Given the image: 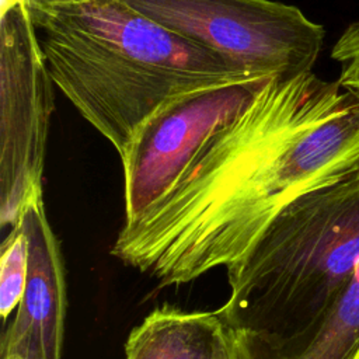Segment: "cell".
<instances>
[{"label":"cell","mask_w":359,"mask_h":359,"mask_svg":"<svg viewBox=\"0 0 359 359\" xmlns=\"http://www.w3.org/2000/svg\"><path fill=\"white\" fill-rule=\"evenodd\" d=\"M345 93L311 70L272 77L154 208L123 224L112 255L161 286L237 261L290 201L353 177L349 139L324 119Z\"/></svg>","instance_id":"1"},{"label":"cell","mask_w":359,"mask_h":359,"mask_svg":"<svg viewBox=\"0 0 359 359\" xmlns=\"http://www.w3.org/2000/svg\"><path fill=\"white\" fill-rule=\"evenodd\" d=\"M57 90L118 151L172 101L254 76L123 0H24Z\"/></svg>","instance_id":"2"},{"label":"cell","mask_w":359,"mask_h":359,"mask_svg":"<svg viewBox=\"0 0 359 359\" xmlns=\"http://www.w3.org/2000/svg\"><path fill=\"white\" fill-rule=\"evenodd\" d=\"M359 262V175L285 205L252 245L227 265L219 309L241 332L292 338L330 311Z\"/></svg>","instance_id":"3"},{"label":"cell","mask_w":359,"mask_h":359,"mask_svg":"<svg viewBox=\"0 0 359 359\" xmlns=\"http://www.w3.org/2000/svg\"><path fill=\"white\" fill-rule=\"evenodd\" d=\"M123 1L254 77L310 72L324 42L320 24L275 0Z\"/></svg>","instance_id":"4"},{"label":"cell","mask_w":359,"mask_h":359,"mask_svg":"<svg viewBox=\"0 0 359 359\" xmlns=\"http://www.w3.org/2000/svg\"><path fill=\"white\" fill-rule=\"evenodd\" d=\"M53 86L25 3L10 4L0 20L1 229H14L27 206L43 198Z\"/></svg>","instance_id":"5"},{"label":"cell","mask_w":359,"mask_h":359,"mask_svg":"<svg viewBox=\"0 0 359 359\" xmlns=\"http://www.w3.org/2000/svg\"><path fill=\"white\" fill-rule=\"evenodd\" d=\"M272 77H251L195 91L156 112L121 156L125 224L136 223L154 208Z\"/></svg>","instance_id":"6"},{"label":"cell","mask_w":359,"mask_h":359,"mask_svg":"<svg viewBox=\"0 0 359 359\" xmlns=\"http://www.w3.org/2000/svg\"><path fill=\"white\" fill-rule=\"evenodd\" d=\"M18 224L28 240V276L14 320L3 335L1 353L60 359L67 307L66 279L43 198L27 206Z\"/></svg>","instance_id":"7"},{"label":"cell","mask_w":359,"mask_h":359,"mask_svg":"<svg viewBox=\"0 0 359 359\" xmlns=\"http://www.w3.org/2000/svg\"><path fill=\"white\" fill-rule=\"evenodd\" d=\"M233 346L234 330L220 310L163 306L132 330L125 353L126 359H229Z\"/></svg>","instance_id":"8"},{"label":"cell","mask_w":359,"mask_h":359,"mask_svg":"<svg viewBox=\"0 0 359 359\" xmlns=\"http://www.w3.org/2000/svg\"><path fill=\"white\" fill-rule=\"evenodd\" d=\"M238 359H359V262L338 300L313 328L273 338L234 330Z\"/></svg>","instance_id":"9"},{"label":"cell","mask_w":359,"mask_h":359,"mask_svg":"<svg viewBox=\"0 0 359 359\" xmlns=\"http://www.w3.org/2000/svg\"><path fill=\"white\" fill-rule=\"evenodd\" d=\"M28 276V240L17 224L3 244L0 258V314L3 320L14 311L24 294Z\"/></svg>","instance_id":"10"},{"label":"cell","mask_w":359,"mask_h":359,"mask_svg":"<svg viewBox=\"0 0 359 359\" xmlns=\"http://www.w3.org/2000/svg\"><path fill=\"white\" fill-rule=\"evenodd\" d=\"M331 57L339 63L338 83L359 100V21L351 22L332 46Z\"/></svg>","instance_id":"11"},{"label":"cell","mask_w":359,"mask_h":359,"mask_svg":"<svg viewBox=\"0 0 359 359\" xmlns=\"http://www.w3.org/2000/svg\"><path fill=\"white\" fill-rule=\"evenodd\" d=\"M1 358L3 359H31L28 356L20 355V353H1Z\"/></svg>","instance_id":"12"},{"label":"cell","mask_w":359,"mask_h":359,"mask_svg":"<svg viewBox=\"0 0 359 359\" xmlns=\"http://www.w3.org/2000/svg\"><path fill=\"white\" fill-rule=\"evenodd\" d=\"M18 1H24V0H1V10L8 7L10 4H14V3H18Z\"/></svg>","instance_id":"13"},{"label":"cell","mask_w":359,"mask_h":359,"mask_svg":"<svg viewBox=\"0 0 359 359\" xmlns=\"http://www.w3.org/2000/svg\"><path fill=\"white\" fill-rule=\"evenodd\" d=\"M229 359H238L237 358V349H236V338H234V346H233V351H231Z\"/></svg>","instance_id":"14"}]
</instances>
